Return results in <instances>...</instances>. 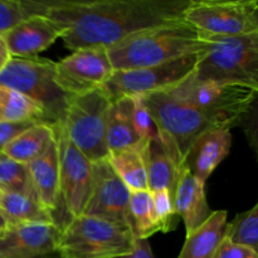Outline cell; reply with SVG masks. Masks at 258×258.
<instances>
[{"label": "cell", "instance_id": "11", "mask_svg": "<svg viewBox=\"0 0 258 258\" xmlns=\"http://www.w3.org/2000/svg\"><path fill=\"white\" fill-rule=\"evenodd\" d=\"M113 73L106 47L77 49L55 63L54 80L70 96H81L101 90Z\"/></svg>", "mask_w": 258, "mask_h": 258}, {"label": "cell", "instance_id": "22", "mask_svg": "<svg viewBox=\"0 0 258 258\" xmlns=\"http://www.w3.org/2000/svg\"><path fill=\"white\" fill-rule=\"evenodd\" d=\"M145 161L149 190L156 191L164 189L170 191L174 198L179 169L159 138L146 143Z\"/></svg>", "mask_w": 258, "mask_h": 258}, {"label": "cell", "instance_id": "30", "mask_svg": "<svg viewBox=\"0 0 258 258\" xmlns=\"http://www.w3.org/2000/svg\"><path fill=\"white\" fill-rule=\"evenodd\" d=\"M133 100V123L140 141H150L159 138L158 128L146 107L141 96L131 97Z\"/></svg>", "mask_w": 258, "mask_h": 258}, {"label": "cell", "instance_id": "19", "mask_svg": "<svg viewBox=\"0 0 258 258\" xmlns=\"http://www.w3.org/2000/svg\"><path fill=\"white\" fill-rule=\"evenodd\" d=\"M228 223L227 211H213L201 227L185 236L178 258H213L217 248L224 239Z\"/></svg>", "mask_w": 258, "mask_h": 258}, {"label": "cell", "instance_id": "4", "mask_svg": "<svg viewBox=\"0 0 258 258\" xmlns=\"http://www.w3.org/2000/svg\"><path fill=\"white\" fill-rule=\"evenodd\" d=\"M204 38L207 45L191 73L194 80L258 88V33Z\"/></svg>", "mask_w": 258, "mask_h": 258}, {"label": "cell", "instance_id": "9", "mask_svg": "<svg viewBox=\"0 0 258 258\" xmlns=\"http://www.w3.org/2000/svg\"><path fill=\"white\" fill-rule=\"evenodd\" d=\"M184 20L202 37H239L258 33L256 0H189Z\"/></svg>", "mask_w": 258, "mask_h": 258}, {"label": "cell", "instance_id": "17", "mask_svg": "<svg viewBox=\"0 0 258 258\" xmlns=\"http://www.w3.org/2000/svg\"><path fill=\"white\" fill-rule=\"evenodd\" d=\"M231 146V130L213 128L206 131L194 141L184 166L199 181L206 184L217 166L228 156Z\"/></svg>", "mask_w": 258, "mask_h": 258}, {"label": "cell", "instance_id": "31", "mask_svg": "<svg viewBox=\"0 0 258 258\" xmlns=\"http://www.w3.org/2000/svg\"><path fill=\"white\" fill-rule=\"evenodd\" d=\"M29 15L24 0H0V35Z\"/></svg>", "mask_w": 258, "mask_h": 258}, {"label": "cell", "instance_id": "29", "mask_svg": "<svg viewBox=\"0 0 258 258\" xmlns=\"http://www.w3.org/2000/svg\"><path fill=\"white\" fill-rule=\"evenodd\" d=\"M153 197L154 212H155L156 223L159 232L169 233L176 228V213L174 207V198L169 190L150 191Z\"/></svg>", "mask_w": 258, "mask_h": 258}, {"label": "cell", "instance_id": "37", "mask_svg": "<svg viewBox=\"0 0 258 258\" xmlns=\"http://www.w3.org/2000/svg\"><path fill=\"white\" fill-rule=\"evenodd\" d=\"M37 258H60L58 256L57 253H50V254H45V256H40V257H37Z\"/></svg>", "mask_w": 258, "mask_h": 258}, {"label": "cell", "instance_id": "36", "mask_svg": "<svg viewBox=\"0 0 258 258\" xmlns=\"http://www.w3.org/2000/svg\"><path fill=\"white\" fill-rule=\"evenodd\" d=\"M9 224H10L9 221H8V219L5 218L4 214L0 212V234H2L3 232L8 228V227H9Z\"/></svg>", "mask_w": 258, "mask_h": 258}, {"label": "cell", "instance_id": "27", "mask_svg": "<svg viewBox=\"0 0 258 258\" xmlns=\"http://www.w3.org/2000/svg\"><path fill=\"white\" fill-rule=\"evenodd\" d=\"M0 191L18 193L37 199L28 166L8 158L3 153H0Z\"/></svg>", "mask_w": 258, "mask_h": 258}, {"label": "cell", "instance_id": "32", "mask_svg": "<svg viewBox=\"0 0 258 258\" xmlns=\"http://www.w3.org/2000/svg\"><path fill=\"white\" fill-rule=\"evenodd\" d=\"M213 258H258V251L238 246L224 238L217 248Z\"/></svg>", "mask_w": 258, "mask_h": 258}, {"label": "cell", "instance_id": "15", "mask_svg": "<svg viewBox=\"0 0 258 258\" xmlns=\"http://www.w3.org/2000/svg\"><path fill=\"white\" fill-rule=\"evenodd\" d=\"M60 37L58 28L43 15L32 14L3 34L10 57H37Z\"/></svg>", "mask_w": 258, "mask_h": 258}, {"label": "cell", "instance_id": "8", "mask_svg": "<svg viewBox=\"0 0 258 258\" xmlns=\"http://www.w3.org/2000/svg\"><path fill=\"white\" fill-rule=\"evenodd\" d=\"M110 98L101 90L72 96L66 110L62 128L71 143L92 163L106 160V120Z\"/></svg>", "mask_w": 258, "mask_h": 258}, {"label": "cell", "instance_id": "33", "mask_svg": "<svg viewBox=\"0 0 258 258\" xmlns=\"http://www.w3.org/2000/svg\"><path fill=\"white\" fill-rule=\"evenodd\" d=\"M32 125L30 122H0V153L13 139Z\"/></svg>", "mask_w": 258, "mask_h": 258}, {"label": "cell", "instance_id": "16", "mask_svg": "<svg viewBox=\"0 0 258 258\" xmlns=\"http://www.w3.org/2000/svg\"><path fill=\"white\" fill-rule=\"evenodd\" d=\"M174 207L176 216L184 222L185 236L201 227L213 212L207 201L206 184L199 181L186 166L179 171Z\"/></svg>", "mask_w": 258, "mask_h": 258}, {"label": "cell", "instance_id": "14", "mask_svg": "<svg viewBox=\"0 0 258 258\" xmlns=\"http://www.w3.org/2000/svg\"><path fill=\"white\" fill-rule=\"evenodd\" d=\"M57 223L9 224L0 234V258H37L55 253Z\"/></svg>", "mask_w": 258, "mask_h": 258}, {"label": "cell", "instance_id": "12", "mask_svg": "<svg viewBox=\"0 0 258 258\" xmlns=\"http://www.w3.org/2000/svg\"><path fill=\"white\" fill-rule=\"evenodd\" d=\"M55 128L59 160V193L70 218L83 214L93 185V163L88 160L66 135Z\"/></svg>", "mask_w": 258, "mask_h": 258}, {"label": "cell", "instance_id": "5", "mask_svg": "<svg viewBox=\"0 0 258 258\" xmlns=\"http://www.w3.org/2000/svg\"><path fill=\"white\" fill-rule=\"evenodd\" d=\"M135 241L126 227L81 214L60 227L55 253L60 258H118L133 251Z\"/></svg>", "mask_w": 258, "mask_h": 258}, {"label": "cell", "instance_id": "3", "mask_svg": "<svg viewBox=\"0 0 258 258\" xmlns=\"http://www.w3.org/2000/svg\"><path fill=\"white\" fill-rule=\"evenodd\" d=\"M143 98L158 128L159 139L179 171L184 168L194 141L202 134L213 128H226L208 113L176 100L166 91Z\"/></svg>", "mask_w": 258, "mask_h": 258}, {"label": "cell", "instance_id": "34", "mask_svg": "<svg viewBox=\"0 0 258 258\" xmlns=\"http://www.w3.org/2000/svg\"><path fill=\"white\" fill-rule=\"evenodd\" d=\"M118 258H155L149 239H136L130 253Z\"/></svg>", "mask_w": 258, "mask_h": 258}, {"label": "cell", "instance_id": "24", "mask_svg": "<svg viewBox=\"0 0 258 258\" xmlns=\"http://www.w3.org/2000/svg\"><path fill=\"white\" fill-rule=\"evenodd\" d=\"M0 212L10 224L57 223L37 199L18 193L0 191Z\"/></svg>", "mask_w": 258, "mask_h": 258}, {"label": "cell", "instance_id": "18", "mask_svg": "<svg viewBox=\"0 0 258 258\" xmlns=\"http://www.w3.org/2000/svg\"><path fill=\"white\" fill-rule=\"evenodd\" d=\"M38 202L53 214L60 202L59 160L55 138L38 158L27 164Z\"/></svg>", "mask_w": 258, "mask_h": 258}, {"label": "cell", "instance_id": "26", "mask_svg": "<svg viewBox=\"0 0 258 258\" xmlns=\"http://www.w3.org/2000/svg\"><path fill=\"white\" fill-rule=\"evenodd\" d=\"M128 213L136 239H149L159 232L150 190L130 191Z\"/></svg>", "mask_w": 258, "mask_h": 258}, {"label": "cell", "instance_id": "10", "mask_svg": "<svg viewBox=\"0 0 258 258\" xmlns=\"http://www.w3.org/2000/svg\"><path fill=\"white\" fill-rule=\"evenodd\" d=\"M201 52L186 54L151 67L113 71L112 76L101 91L110 101H115L122 97H144L168 90L194 72Z\"/></svg>", "mask_w": 258, "mask_h": 258}, {"label": "cell", "instance_id": "13", "mask_svg": "<svg viewBox=\"0 0 258 258\" xmlns=\"http://www.w3.org/2000/svg\"><path fill=\"white\" fill-rule=\"evenodd\" d=\"M128 199L130 190L118 179L107 160L93 163V185L83 214L113 222L133 232Z\"/></svg>", "mask_w": 258, "mask_h": 258}, {"label": "cell", "instance_id": "6", "mask_svg": "<svg viewBox=\"0 0 258 258\" xmlns=\"http://www.w3.org/2000/svg\"><path fill=\"white\" fill-rule=\"evenodd\" d=\"M55 62L40 57H10L0 71V86L22 93L43 108L48 125L58 127L64 120L72 96L63 92L54 80Z\"/></svg>", "mask_w": 258, "mask_h": 258}, {"label": "cell", "instance_id": "25", "mask_svg": "<svg viewBox=\"0 0 258 258\" xmlns=\"http://www.w3.org/2000/svg\"><path fill=\"white\" fill-rule=\"evenodd\" d=\"M0 122H44L45 113L34 101L0 86Z\"/></svg>", "mask_w": 258, "mask_h": 258}, {"label": "cell", "instance_id": "20", "mask_svg": "<svg viewBox=\"0 0 258 258\" xmlns=\"http://www.w3.org/2000/svg\"><path fill=\"white\" fill-rule=\"evenodd\" d=\"M140 143L133 123V100L122 97L111 101L106 120V144L108 154Z\"/></svg>", "mask_w": 258, "mask_h": 258}, {"label": "cell", "instance_id": "2", "mask_svg": "<svg viewBox=\"0 0 258 258\" xmlns=\"http://www.w3.org/2000/svg\"><path fill=\"white\" fill-rule=\"evenodd\" d=\"M207 39L184 19L133 33L107 47L113 71L135 70L201 52Z\"/></svg>", "mask_w": 258, "mask_h": 258}, {"label": "cell", "instance_id": "35", "mask_svg": "<svg viewBox=\"0 0 258 258\" xmlns=\"http://www.w3.org/2000/svg\"><path fill=\"white\" fill-rule=\"evenodd\" d=\"M10 59V54L8 52V48L5 45L4 39H3V35H0V71L4 68V66L7 64L8 60Z\"/></svg>", "mask_w": 258, "mask_h": 258}, {"label": "cell", "instance_id": "28", "mask_svg": "<svg viewBox=\"0 0 258 258\" xmlns=\"http://www.w3.org/2000/svg\"><path fill=\"white\" fill-rule=\"evenodd\" d=\"M224 238L238 246L258 251V204L237 214L233 221L227 223Z\"/></svg>", "mask_w": 258, "mask_h": 258}, {"label": "cell", "instance_id": "7", "mask_svg": "<svg viewBox=\"0 0 258 258\" xmlns=\"http://www.w3.org/2000/svg\"><path fill=\"white\" fill-rule=\"evenodd\" d=\"M164 91L176 100L208 113L231 130L251 111L258 88L237 83L197 81L190 75Z\"/></svg>", "mask_w": 258, "mask_h": 258}, {"label": "cell", "instance_id": "21", "mask_svg": "<svg viewBox=\"0 0 258 258\" xmlns=\"http://www.w3.org/2000/svg\"><path fill=\"white\" fill-rule=\"evenodd\" d=\"M148 141L108 154L107 163L130 191L149 190L145 149Z\"/></svg>", "mask_w": 258, "mask_h": 258}, {"label": "cell", "instance_id": "1", "mask_svg": "<svg viewBox=\"0 0 258 258\" xmlns=\"http://www.w3.org/2000/svg\"><path fill=\"white\" fill-rule=\"evenodd\" d=\"M48 18L66 48L111 47L133 33L184 19L189 0H24Z\"/></svg>", "mask_w": 258, "mask_h": 258}, {"label": "cell", "instance_id": "23", "mask_svg": "<svg viewBox=\"0 0 258 258\" xmlns=\"http://www.w3.org/2000/svg\"><path fill=\"white\" fill-rule=\"evenodd\" d=\"M55 138V128L44 122L33 123L13 139L2 153L22 164H29L40 155Z\"/></svg>", "mask_w": 258, "mask_h": 258}]
</instances>
